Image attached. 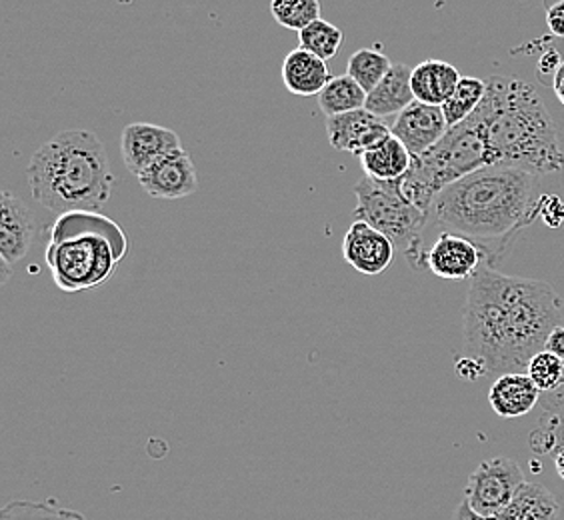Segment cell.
<instances>
[{
    "label": "cell",
    "instance_id": "36",
    "mask_svg": "<svg viewBox=\"0 0 564 520\" xmlns=\"http://www.w3.org/2000/svg\"><path fill=\"white\" fill-rule=\"evenodd\" d=\"M554 468H556L558 477L564 480V446L556 448V453H554Z\"/></svg>",
    "mask_w": 564,
    "mask_h": 520
},
{
    "label": "cell",
    "instance_id": "11",
    "mask_svg": "<svg viewBox=\"0 0 564 520\" xmlns=\"http://www.w3.org/2000/svg\"><path fill=\"white\" fill-rule=\"evenodd\" d=\"M448 129L451 127L446 122L443 107L426 105L421 100L409 105L391 124L392 137L406 147L413 159L433 149Z\"/></svg>",
    "mask_w": 564,
    "mask_h": 520
},
{
    "label": "cell",
    "instance_id": "30",
    "mask_svg": "<svg viewBox=\"0 0 564 520\" xmlns=\"http://www.w3.org/2000/svg\"><path fill=\"white\" fill-rule=\"evenodd\" d=\"M456 375H458V379L467 380V382H475V380L480 379L482 375H487L489 370L485 367V362L477 357H463L456 360Z\"/></svg>",
    "mask_w": 564,
    "mask_h": 520
},
{
    "label": "cell",
    "instance_id": "14",
    "mask_svg": "<svg viewBox=\"0 0 564 520\" xmlns=\"http://www.w3.org/2000/svg\"><path fill=\"white\" fill-rule=\"evenodd\" d=\"M36 239V220L29 206L11 193H2L0 208V254L9 262H19L29 254Z\"/></svg>",
    "mask_w": 564,
    "mask_h": 520
},
{
    "label": "cell",
    "instance_id": "6",
    "mask_svg": "<svg viewBox=\"0 0 564 520\" xmlns=\"http://www.w3.org/2000/svg\"><path fill=\"white\" fill-rule=\"evenodd\" d=\"M355 196L357 220H365L384 232L392 245L402 250L414 271L426 269L423 232L431 223V215L404 196L401 181H377L365 174L355 186Z\"/></svg>",
    "mask_w": 564,
    "mask_h": 520
},
{
    "label": "cell",
    "instance_id": "23",
    "mask_svg": "<svg viewBox=\"0 0 564 520\" xmlns=\"http://www.w3.org/2000/svg\"><path fill=\"white\" fill-rule=\"evenodd\" d=\"M299 41H301V48L311 53V55L318 56L321 61H330L338 55L340 46H343V31L338 29L337 24L318 19V21L308 24L299 33Z\"/></svg>",
    "mask_w": 564,
    "mask_h": 520
},
{
    "label": "cell",
    "instance_id": "33",
    "mask_svg": "<svg viewBox=\"0 0 564 520\" xmlns=\"http://www.w3.org/2000/svg\"><path fill=\"white\" fill-rule=\"evenodd\" d=\"M544 348H546L549 353H553L554 357L564 360V326L558 325L554 328L553 333L546 338Z\"/></svg>",
    "mask_w": 564,
    "mask_h": 520
},
{
    "label": "cell",
    "instance_id": "15",
    "mask_svg": "<svg viewBox=\"0 0 564 520\" xmlns=\"http://www.w3.org/2000/svg\"><path fill=\"white\" fill-rule=\"evenodd\" d=\"M541 401V390L532 382L527 372H509L500 375L489 390V402L492 411L500 419H519L524 416Z\"/></svg>",
    "mask_w": 564,
    "mask_h": 520
},
{
    "label": "cell",
    "instance_id": "27",
    "mask_svg": "<svg viewBox=\"0 0 564 520\" xmlns=\"http://www.w3.org/2000/svg\"><path fill=\"white\" fill-rule=\"evenodd\" d=\"M527 375L536 384V389L541 390V394H551L564 384V360L543 348L529 360Z\"/></svg>",
    "mask_w": 564,
    "mask_h": 520
},
{
    "label": "cell",
    "instance_id": "3",
    "mask_svg": "<svg viewBox=\"0 0 564 520\" xmlns=\"http://www.w3.org/2000/svg\"><path fill=\"white\" fill-rule=\"evenodd\" d=\"M489 144L492 166L519 169L524 173H558L564 149L551 112L539 93L521 78L495 75L487 97L473 112Z\"/></svg>",
    "mask_w": 564,
    "mask_h": 520
},
{
    "label": "cell",
    "instance_id": "17",
    "mask_svg": "<svg viewBox=\"0 0 564 520\" xmlns=\"http://www.w3.org/2000/svg\"><path fill=\"white\" fill-rule=\"evenodd\" d=\"M330 80L325 61L311 55L301 46L289 53L282 63V83L296 97H318Z\"/></svg>",
    "mask_w": 564,
    "mask_h": 520
},
{
    "label": "cell",
    "instance_id": "35",
    "mask_svg": "<svg viewBox=\"0 0 564 520\" xmlns=\"http://www.w3.org/2000/svg\"><path fill=\"white\" fill-rule=\"evenodd\" d=\"M554 95L561 100V105H564V63L561 66V71L556 73L553 80Z\"/></svg>",
    "mask_w": 564,
    "mask_h": 520
},
{
    "label": "cell",
    "instance_id": "26",
    "mask_svg": "<svg viewBox=\"0 0 564 520\" xmlns=\"http://www.w3.org/2000/svg\"><path fill=\"white\" fill-rule=\"evenodd\" d=\"M271 14L282 29L301 33L321 19V0H271Z\"/></svg>",
    "mask_w": 564,
    "mask_h": 520
},
{
    "label": "cell",
    "instance_id": "4",
    "mask_svg": "<svg viewBox=\"0 0 564 520\" xmlns=\"http://www.w3.org/2000/svg\"><path fill=\"white\" fill-rule=\"evenodd\" d=\"M26 176L34 201L56 215L102 208L117 181L105 144L85 129L58 132L43 144L31 156Z\"/></svg>",
    "mask_w": 564,
    "mask_h": 520
},
{
    "label": "cell",
    "instance_id": "5",
    "mask_svg": "<svg viewBox=\"0 0 564 520\" xmlns=\"http://www.w3.org/2000/svg\"><path fill=\"white\" fill-rule=\"evenodd\" d=\"M129 252L124 230L98 210H73L51 228L46 264L65 293L97 289L109 281Z\"/></svg>",
    "mask_w": 564,
    "mask_h": 520
},
{
    "label": "cell",
    "instance_id": "7",
    "mask_svg": "<svg viewBox=\"0 0 564 520\" xmlns=\"http://www.w3.org/2000/svg\"><path fill=\"white\" fill-rule=\"evenodd\" d=\"M527 485L521 466L509 456L482 461L468 478L465 500L482 517H499Z\"/></svg>",
    "mask_w": 564,
    "mask_h": 520
},
{
    "label": "cell",
    "instance_id": "13",
    "mask_svg": "<svg viewBox=\"0 0 564 520\" xmlns=\"http://www.w3.org/2000/svg\"><path fill=\"white\" fill-rule=\"evenodd\" d=\"M137 178L147 195L161 201H178L195 195L198 188L195 163L183 149L152 164Z\"/></svg>",
    "mask_w": 564,
    "mask_h": 520
},
{
    "label": "cell",
    "instance_id": "2",
    "mask_svg": "<svg viewBox=\"0 0 564 520\" xmlns=\"http://www.w3.org/2000/svg\"><path fill=\"white\" fill-rule=\"evenodd\" d=\"M541 176L519 169L487 166L446 186L431 220L475 240L489 267L502 262L522 228L541 217Z\"/></svg>",
    "mask_w": 564,
    "mask_h": 520
},
{
    "label": "cell",
    "instance_id": "31",
    "mask_svg": "<svg viewBox=\"0 0 564 520\" xmlns=\"http://www.w3.org/2000/svg\"><path fill=\"white\" fill-rule=\"evenodd\" d=\"M563 63L564 61L561 58V55L554 48H551V53H546L541 58V63H539V76L543 78L544 83L553 85L554 76L561 71Z\"/></svg>",
    "mask_w": 564,
    "mask_h": 520
},
{
    "label": "cell",
    "instance_id": "32",
    "mask_svg": "<svg viewBox=\"0 0 564 520\" xmlns=\"http://www.w3.org/2000/svg\"><path fill=\"white\" fill-rule=\"evenodd\" d=\"M546 24L554 36L564 39V0H556L546 9Z\"/></svg>",
    "mask_w": 564,
    "mask_h": 520
},
{
    "label": "cell",
    "instance_id": "22",
    "mask_svg": "<svg viewBox=\"0 0 564 520\" xmlns=\"http://www.w3.org/2000/svg\"><path fill=\"white\" fill-rule=\"evenodd\" d=\"M487 88L489 80H482L477 76H463L460 83L456 85L455 93L443 105L448 127L465 122L480 107L482 98L487 97Z\"/></svg>",
    "mask_w": 564,
    "mask_h": 520
},
{
    "label": "cell",
    "instance_id": "34",
    "mask_svg": "<svg viewBox=\"0 0 564 520\" xmlns=\"http://www.w3.org/2000/svg\"><path fill=\"white\" fill-rule=\"evenodd\" d=\"M453 520H499V517H482L475 510L470 509L467 500L463 499V502L456 507L455 519Z\"/></svg>",
    "mask_w": 564,
    "mask_h": 520
},
{
    "label": "cell",
    "instance_id": "8",
    "mask_svg": "<svg viewBox=\"0 0 564 520\" xmlns=\"http://www.w3.org/2000/svg\"><path fill=\"white\" fill-rule=\"evenodd\" d=\"M181 149V139L174 130L151 122L127 124L120 137L122 161L134 176H141L152 164Z\"/></svg>",
    "mask_w": 564,
    "mask_h": 520
},
{
    "label": "cell",
    "instance_id": "21",
    "mask_svg": "<svg viewBox=\"0 0 564 520\" xmlns=\"http://www.w3.org/2000/svg\"><path fill=\"white\" fill-rule=\"evenodd\" d=\"M369 93L358 85L352 76H330L326 87L318 95V107L328 117L347 115L352 110H360L367 107Z\"/></svg>",
    "mask_w": 564,
    "mask_h": 520
},
{
    "label": "cell",
    "instance_id": "18",
    "mask_svg": "<svg viewBox=\"0 0 564 520\" xmlns=\"http://www.w3.org/2000/svg\"><path fill=\"white\" fill-rule=\"evenodd\" d=\"M460 78L463 76L456 71V66L438 58H429L413 68L411 85H413L414 98L426 105L443 107L455 93Z\"/></svg>",
    "mask_w": 564,
    "mask_h": 520
},
{
    "label": "cell",
    "instance_id": "10",
    "mask_svg": "<svg viewBox=\"0 0 564 520\" xmlns=\"http://www.w3.org/2000/svg\"><path fill=\"white\" fill-rule=\"evenodd\" d=\"M485 264V254L475 240L456 232H441L426 250V269L443 281H467Z\"/></svg>",
    "mask_w": 564,
    "mask_h": 520
},
{
    "label": "cell",
    "instance_id": "16",
    "mask_svg": "<svg viewBox=\"0 0 564 520\" xmlns=\"http://www.w3.org/2000/svg\"><path fill=\"white\" fill-rule=\"evenodd\" d=\"M411 76H413L411 66L402 65V63L392 65L387 76L370 90L365 109L370 110L380 119L399 117L402 110L416 100L413 85H411Z\"/></svg>",
    "mask_w": 564,
    "mask_h": 520
},
{
    "label": "cell",
    "instance_id": "29",
    "mask_svg": "<svg viewBox=\"0 0 564 520\" xmlns=\"http://www.w3.org/2000/svg\"><path fill=\"white\" fill-rule=\"evenodd\" d=\"M541 218L544 225L551 228H558L564 223V203L561 196H541Z\"/></svg>",
    "mask_w": 564,
    "mask_h": 520
},
{
    "label": "cell",
    "instance_id": "9",
    "mask_svg": "<svg viewBox=\"0 0 564 520\" xmlns=\"http://www.w3.org/2000/svg\"><path fill=\"white\" fill-rule=\"evenodd\" d=\"M326 134L335 151L362 156L365 152L379 147L380 142L391 139L392 130L384 119L372 115L370 110L360 109L338 117H328Z\"/></svg>",
    "mask_w": 564,
    "mask_h": 520
},
{
    "label": "cell",
    "instance_id": "24",
    "mask_svg": "<svg viewBox=\"0 0 564 520\" xmlns=\"http://www.w3.org/2000/svg\"><path fill=\"white\" fill-rule=\"evenodd\" d=\"M0 520H87L83 512L61 507L55 500H12L0 510Z\"/></svg>",
    "mask_w": 564,
    "mask_h": 520
},
{
    "label": "cell",
    "instance_id": "1",
    "mask_svg": "<svg viewBox=\"0 0 564 520\" xmlns=\"http://www.w3.org/2000/svg\"><path fill=\"white\" fill-rule=\"evenodd\" d=\"M564 303L549 282L509 277L487 262L475 272L463 308L468 357L492 375L527 372L563 318Z\"/></svg>",
    "mask_w": 564,
    "mask_h": 520
},
{
    "label": "cell",
    "instance_id": "37",
    "mask_svg": "<svg viewBox=\"0 0 564 520\" xmlns=\"http://www.w3.org/2000/svg\"><path fill=\"white\" fill-rule=\"evenodd\" d=\"M0 269H2V277H0V281H9V277H11V262H9V260L0 259Z\"/></svg>",
    "mask_w": 564,
    "mask_h": 520
},
{
    "label": "cell",
    "instance_id": "20",
    "mask_svg": "<svg viewBox=\"0 0 564 520\" xmlns=\"http://www.w3.org/2000/svg\"><path fill=\"white\" fill-rule=\"evenodd\" d=\"M561 505L553 492L543 485L527 483L510 502L509 509L500 512L499 520H558Z\"/></svg>",
    "mask_w": 564,
    "mask_h": 520
},
{
    "label": "cell",
    "instance_id": "25",
    "mask_svg": "<svg viewBox=\"0 0 564 520\" xmlns=\"http://www.w3.org/2000/svg\"><path fill=\"white\" fill-rule=\"evenodd\" d=\"M391 58L379 48H360L348 58L347 75L370 93L391 71Z\"/></svg>",
    "mask_w": 564,
    "mask_h": 520
},
{
    "label": "cell",
    "instance_id": "38",
    "mask_svg": "<svg viewBox=\"0 0 564 520\" xmlns=\"http://www.w3.org/2000/svg\"><path fill=\"white\" fill-rule=\"evenodd\" d=\"M124 2H131V0H124Z\"/></svg>",
    "mask_w": 564,
    "mask_h": 520
},
{
    "label": "cell",
    "instance_id": "28",
    "mask_svg": "<svg viewBox=\"0 0 564 520\" xmlns=\"http://www.w3.org/2000/svg\"><path fill=\"white\" fill-rule=\"evenodd\" d=\"M529 445L534 453H556L564 446V411H544L539 426L529 436Z\"/></svg>",
    "mask_w": 564,
    "mask_h": 520
},
{
    "label": "cell",
    "instance_id": "19",
    "mask_svg": "<svg viewBox=\"0 0 564 520\" xmlns=\"http://www.w3.org/2000/svg\"><path fill=\"white\" fill-rule=\"evenodd\" d=\"M365 174L377 181H401L411 171L413 156L399 139H387L360 156Z\"/></svg>",
    "mask_w": 564,
    "mask_h": 520
},
{
    "label": "cell",
    "instance_id": "12",
    "mask_svg": "<svg viewBox=\"0 0 564 520\" xmlns=\"http://www.w3.org/2000/svg\"><path fill=\"white\" fill-rule=\"evenodd\" d=\"M392 240L365 220H355L343 240V257L348 264L367 277L382 274L394 259Z\"/></svg>",
    "mask_w": 564,
    "mask_h": 520
}]
</instances>
